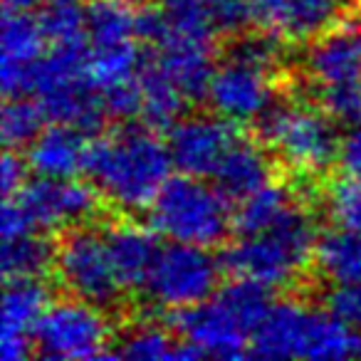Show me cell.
Wrapping results in <instances>:
<instances>
[{
    "label": "cell",
    "instance_id": "9c48e42d",
    "mask_svg": "<svg viewBox=\"0 0 361 361\" xmlns=\"http://www.w3.org/2000/svg\"><path fill=\"white\" fill-rule=\"evenodd\" d=\"M166 319L180 339L193 344L203 356H213V359L250 356L252 334L216 295L201 305L171 310Z\"/></svg>",
    "mask_w": 361,
    "mask_h": 361
},
{
    "label": "cell",
    "instance_id": "484cf974",
    "mask_svg": "<svg viewBox=\"0 0 361 361\" xmlns=\"http://www.w3.org/2000/svg\"><path fill=\"white\" fill-rule=\"evenodd\" d=\"M45 32L30 13L6 11L3 16V62L32 65L45 55Z\"/></svg>",
    "mask_w": 361,
    "mask_h": 361
},
{
    "label": "cell",
    "instance_id": "4316f807",
    "mask_svg": "<svg viewBox=\"0 0 361 361\" xmlns=\"http://www.w3.org/2000/svg\"><path fill=\"white\" fill-rule=\"evenodd\" d=\"M45 111L37 104V99H25V97H11L3 104V119H0V134L6 149H18L30 146L45 129Z\"/></svg>",
    "mask_w": 361,
    "mask_h": 361
},
{
    "label": "cell",
    "instance_id": "cb8c5ba5",
    "mask_svg": "<svg viewBox=\"0 0 361 361\" xmlns=\"http://www.w3.org/2000/svg\"><path fill=\"white\" fill-rule=\"evenodd\" d=\"M176 336L178 334L171 326L151 324V322H136L111 346V356L114 359H136V361L176 359V349L180 344V339L176 341Z\"/></svg>",
    "mask_w": 361,
    "mask_h": 361
},
{
    "label": "cell",
    "instance_id": "d590c367",
    "mask_svg": "<svg viewBox=\"0 0 361 361\" xmlns=\"http://www.w3.org/2000/svg\"><path fill=\"white\" fill-rule=\"evenodd\" d=\"M282 0H247V6L252 11V20H255V27H267L270 18L275 16L277 6Z\"/></svg>",
    "mask_w": 361,
    "mask_h": 361
},
{
    "label": "cell",
    "instance_id": "52a82bcc",
    "mask_svg": "<svg viewBox=\"0 0 361 361\" xmlns=\"http://www.w3.org/2000/svg\"><path fill=\"white\" fill-rule=\"evenodd\" d=\"M221 270V257L208 247L171 240V245H164L156 255L144 292L149 300L169 310L201 305L218 292Z\"/></svg>",
    "mask_w": 361,
    "mask_h": 361
},
{
    "label": "cell",
    "instance_id": "603a6c76",
    "mask_svg": "<svg viewBox=\"0 0 361 361\" xmlns=\"http://www.w3.org/2000/svg\"><path fill=\"white\" fill-rule=\"evenodd\" d=\"M87 37L90 47L139 40L134 8L121 0H87Z\"/></svg>",
    "mask_w": 361,
    "mask_h": 361
},
{
    "label": "cell",
    "instance_id": "3957f363",
    "mask_svg": "<svg viewBox=\"0 0 361 361\" xmlns=\"http://www.w3.org/2000/svg\"><path fill=\"white\" fill-rule=\"evenodd\" d=\"M317 240L319 233L312 203L300 201L267 231L238 235V240L221 252V262L233 277H247L267 287H290L297 292L317 275Z\"/></svg>",
    "mask_w": 361,
    "mask_h": 361
},
{
    "label": "cell",
    "instance_id": "1f68e13d",
    "mask_svg": "<svg viewBox=\"0 0 361 361\" xmlns=\"http://www.w3.org/2000/svg\"><path fill=\"white\" fill-rule=\"evenodd\" d=\"M326 310L349 326H361V280L336 285L324 297Z\"/></svg>",
    "mask_w": 361,
    "mask_h": 361
},
{
    "label": "cell",
    "instance_id": "83f0119b",
    "mask_svg": "<svg viewBox=\"0 0 361 361\" xmlns=\"http://www.w3.org/2000/svg\"><path fill=\"white\" fill-rule=\"evenodd\" d=\"M141 57L144 52L136 47V40L119 42V45H104V47H90L87 57V72L97 90L111 85V82L126 80L139 72Z\"/></svg>",
    "mask_w": 361,
    "mask_h": 361
},
{
    "label": "cell",
    "instance_id": "74e56055",
    "mask_svg": "<svg viewBox=\"0 0 361 361\" xmlns=\"http://www.w3.org/2000/svg\"><path fill=\"white\" fill-rule=\"evenodd\" d=\"M351 356L361 359V326H356V329H354V354H351Z\"/></svg>",
    "mask_w": 361,
    "mask_h": 361
},
{
    "label": "cell",
    "instance_id": "7c38bea8",
    "mask_svg": "<svg viewBox=\"0 0 361 361\" xmlns=\"http://www.w3.org/2000/svg\"><path fill=\"white\" fill-rule=\"evenodd\" d=\"M277 77L240 62L223 60L208 90V104L216 114L233 121H255L277 94Z\"/></svg>",
    "mask_w": 361,
    "mask_h": 361
},
{
    "label": "cell",
    "instance_id": "4fadbf2b",
    "mask_svg": "<svg viewBox=\"0 0 361 361\" xmlns=\"http://www.w3.org/2000/svg\"><path fill=\"white\" fill-rule=\"evenodd\" d=\"M314 310L302 300L275 302L250 339V356L262 359H297L307 356Z\"/></svg>",
    "mask_w": 361,
    "mask_h": 361
},
{
    "label": "cell",
    "instance_id": "d6986e66",
    "mask_svg": "<svg viewBox=\"0 0 361 361\" xmlns=\"http://www.w3.org/2000/svg\"><path fill=\"white\" fill-rule=\"evenodd\" d=\"M314 272L334 285L361 280V231L336 226L317 240Z\"/></svg>",
    "mask_w": 361,
    "mask_h": 361
},
{
    "label": "cell",
    "instance_id": "8d00e7d4",
    "mask_svg": "<svg viewBox=\"0 0 361 361\" xmlns=\"http://www.w3.org/2000/svg\"><path fill=\"white\" fill-rule=\"evenodd\" d=\"M45 0H3V8L13 13H30L35 8H40Z\"/></svg>",
    "mask_w": 361,
    "mask_h": 361
},
{
    "label": "cell",
    "instance_id": "ffe728a7",
    "mask_svg": "<svg viewBox=\"0 0 361 361\" xmlns=\"http://www.w3.org/2000/svg\"><path fill=\"white\" fill-rule=\"evenodd\" d=\"M47 307L50 287L40 277L8 280L3 292V336H32V329Z\"/></svg>",
    "mask_w": 361,
    "mask_h": 361
},
{
    "label": "cell",
    "instance_id": "8992f818",
    "mask_svg": "<svg viewBox=\"0 0 361 361\" xmlns=\"http://www.w3.org/2000/svg\"><path fill=\"white\" fill-rule=\"evenodd\" d=\"M109 312L72 297L52 302L32 329L35 356L55 361L114 359Z\"/></svg>",
    "mask_w": 361,
    "mask_h": 361
},
{
    "label": "cell",
    "instance_id": "ba28073f",
    "mask_svg": "<svg viewBox=\"0 0 361 361\" xmlns=\"http://www.w3.org/2000/svg\"><path fill=\"white\" fill-rule=\"evenodd\" d=\"M13 198L27 213L35 231H65L77 223H87L104 203L94 183L47 176L25 183Z\"/></svg>",
    "mask_w": 361,
    "mask_h": 361
},
{
    "label": "cell",
    "instance_id": "f35d334b",
    "mask_svg": "<svg viewBox=\"0 0 361 361\" xmlns=\"http://www.w3.org/2000/svg\"><path fill=\"white\" fill-rule=\"evenodd\" d=\"M121 3H126V6H131V8H144V6H149L151 0H121Z\"/></svg>",
    "mask_w": 361,
    "mask_h": 361
},
{
    "label": "cell",
    "instance_id": "44dd1931",
    "mask_svg": "<svg viewBox=\"0 0 361 361\" xmlns=\"http://www.w3.org/2000/svg\"><path fill=\"white\" fill-rule=\"evenodd\" d=\"M300 203L295 186H290V180H270L267 186L247 196L245 201L238 203L235 213H233V231L238 235H252V233H262L272 228L290 208Z\"/></svg>",
    "mask_w": 361,
    "mask_h": 361
},
{
    "label": "cell",
    "instance_id": "ac0fdd59",
    "mask_svg": "<svg viewBox=\"0 0 361 361\" xmlns=\"http://www.w3.org/2000/svg\"><path fill=\"white\" fill-rule=\"evenodd\" d=\"M139 80L141 90H144V106H141L144 124L154 131H169L183 116L188 97L166 75V70L156 62L151 50H146L141 57Z\"/></svg>",
    "mask_w": 361,
    "mask_h": 361
},
{
    "label": "cell",
    "instance_id": "e0dca14e",
    "mask_svg": "<svg viewBox=\"0 0 361 361\" xmlns=\"http://www.w3.org/2000/svg\"><path fill=\"white\" fill-rule=\"evenodd\" d=\"M346 3L349 0H282L267 30L282 35L287 42L314 40L346 16Z\"/></svg>",
    "mask_w": 361,
    "mask_h": 361
},
{
    "label": "cell",
    "instance_id": "f546056e",
    "mask_svg": "<svg viewBox=\"0 0 361 361\" xmlns=\"http://www.w3.org/2000/svg\"><path fill=\"white\" fill-rule=\"evenodd\" d=\"M326 211L336 221V226L359 228L361 231V178L346 176L344 180H334L324 191Z\"/></svg>",
    "mask_w": 361,
    "mask_h": 361
},
{
    "label": "cell",
    "instance_id": "9a60e30c",
    "mask_svg": "<svg viewBox=\"0 0 361 361\" xmlns=\"http://www.w3.org/2000/svg\"><path fill=\"white\" fill-rule=\"evenodd\" d=\"M275 154L257 136L255 139L238 136L218 164L213 180L233 203H240L255 191H260L262 186H267L270 180H275Z\"/></svg>",
    "mask_w": 361,
    "mask_h": 361
},
{
    "label": "cell",
    "instance_id": "6da1fadb",
    "mask_svg": "<svg viewBox=\"0 0 361 361\" xmlns=\"http://www.w3.org/2000/svg\"><path fill=\"white\" fill-rule=\"evenodd\" d=\"M169 144L146 124L124 121L106 136H94L87 151L85 173L106 206L116 213L149 211L154 198L171 178Z\"/></svg>",
    "mask_w": 361,
    "mask_h": 361
},
{
    "label": "cell",
    "instance_id": "7402d4cb",
    "mask_svg": "<svg viewBox=\"0 0 361 361\" xmlns=\"http://www.w3.org/2000/svg\"><path fill=\"white\" fill-rule=\"evenodd\" d=\"M57 257V240L27 233V235L3 240V280H20V277H42L55 267Z\"/></svg>",
    "mask_w": 361,
    "mask_h": 361
},
{
    "label": "cell",
    "instance_id": "5bb4252c",
    "mask_svg": "<svg viewBox=\"0 0 361 361\" xmlns=\"http://www.w3.org/2000/svg\"><path fill=\"white\" fill-rule=\"evenodd\" d=\"M154 233L156 231L151 226H141L126 213L106 223V247H109L111 262H114L116 275L126 292L144 290L146 280H149V272L161 250Z\"/></svg>",
    "mask_w": 361,
    "mask_h": 361
},
{
    "label": "cell",
    "instance_id": "d4e9b609",
    "mask_svg": "<svg viewBox=\"0 0 361 361\" xmlns=\"http://www.w3.org/2000/svg\"><path fill=\"white\" fill-rule=\"evenodd\" d=\"M37 23L52 47L90 42L87 0H45L37 13Z\"/></svg>",
    "mask_w": 361,
    "mask_h": 361
},
{
    "label": "cell",
    "instance_id": "5b68a950",
    "mask_svg": "<svg viewBox=\"0 0 361 361\" xmlns=\"http://www.w3.org/2000/svg\"><path fill=\"white\" fill-rule=\"evenodd\" d=\"M55 272L60 285L72 297H80V300L109 312L111 317L119 314L126 290L116 275L114 262H111L104 233L85 226V223L60 231Z\"/></svg>",
    "mask_w": 361,
    "mask_h": 361
},
{
    "label": "cell",
    "instance_id": "f1b7e54d",
    "mask_svg": "<svg viewBox=\"0 0 361 361\" xmlns=\"http://www.w3.org/2000/svg\"><path fill=\"white\" fill-rule=\"evenodd\" d=\"M314 102H319V106L336 124H346V126L361 124V80L317 87Z\"/></svg>",
    "mask_w": 361,
    "mask_h": 361
},
{
    "label": "cell",
    "instance_id": "4dcf8cb0",
    "mask_svg": "<svg viewBox=\"0 0 361 361\" xmlns=\"http://www.w3.org/2000/svg\"><path fill=\"white\" fill-rule=\"evenodd\" d=\"M99 92H102V99H104L109 119L131 121L134 116L141 114V106H144V90H141L139 72H136L134 77H126V80L111 82V85L102 87Z\"/></svg>",
    "mask_w": 361,
    "mask_h": 361
},
{
    "label": "cell",
    "instance_id": "d6a6232c",
    "mask_svg": "<svg viewBox=\"0 0 361 361\" xmlns=\"http://www.w3.org/2000/svg\"><path fill=\"white\" fill-rule=\"evenodd\" d=\"M27 159L18 154V149H6L3 154V164H0V188H3V198H13L23 186H25L27 176Z\"/></svg>",
    "mask_w": 361,
    "mask_h": 361
},
{
    "label": "cell",
    "instance_id": "277c9868",
    "mask_svg": "<svg viewBox=\"0 0 361 361\" xmlns=\"http://www.w3.org/2000/svg\"><path fill=\"white\" fill-rule=\"evenodd\" d=\"M231 203L201 176L180 173L166 180L149 206V226L169 240L213 247L233 231Z\"/></svg>",
    "mask_w": 361,
    "mask_h": 361
},
{
    "label": "cell",
    "instance_id": "7a4b0ae2",
    "mask_svg": "<svg viewBox=\"0 0 361 361\" xmlns=\"http://www.w3.org/2000/svg\"><path fill=\"white\" fill-rule=\"evenodd\" d=\"M252 124L255 136L275 154L290 180L307 183L312 191L329 180L334 164H339L341 139L334 119L317 102L310 104L277 82V94Z\"/></svg>",
    "mask_w": 361,
    "mask_h": 361
},
{
    "label": "cell",
    "instance_id": "30bf717a",
    "mask_svg": "<svg viewBox=\"0 0 361 361\" xmlns=\"http://www.w3.org/2000/svg\"><path fill=\"white\" fill-rule=\"evenodd\" d=\"M235 124L238 121L221 114L180 116L169 129V141H166L173 166L188 176H201V178L213 176L226 151L240 136Z\"/></svg>",
    "mask_w": 361,
    "mask_h": 361
},
{
    "label": "cell",
    "instance_id": "e575fe53",
    "mask_svg": "<svg viewBox=\"0 0 361 361\" xmlns=\"http://www.w3.org/2000/svg\"><path fill=\"white\" fill-rule=\"evenodd\" d=\"M339 166L346 176H351V178H361V124L351 126L349 134L341 139Z\"/></svg>",
    "mask_w": 361,
    "mask_h": 361
},
{
    "label": "cell",
    "instance_id": "836d02e7",
    "mask_svg": "<svg viewBox=\"0 0 361 361\" xmlns=\"http://www.w3.org/2000/svg\"><path fill=\"white\" fill-rule=\"evenodd\" d=\"M0 233H3V240H13V238L27 235V233H35L32 221L27 218V213L23 211V206L16 198H6L3 203V218H0Z\"/></svg>",
    "mask_w": 361,
    "mask_h": 361
},
{
    "label": "cell",
    "instance_id": "2e32d148",
    "mask_svg": "<svg viewBox=\"0 0 361 361\" xmlns=\"http://www.w3.org/2000/svg\"><path fill=\"white\" fill-rule=\"evenodd\" d=\"M90 136L85 131L67 124H55L42 129V134L27 149V164L37 176L47 178H75L85 173L87 164V144Z\"/></svg>",
    "mask_w": 361,
    "mask_h": 361
},
{
    "label": "cell",
    "instance_id": "8fae6325",
    "mask_svg": "<svg viewBox=\"0 0 361 361\" xmlns=\"http://www.w3.org/2000/svg\"><path fill=\"white\" fill-rule=\"evenodd\" d=\"M302 70L314 90L361 80V16L346 13L329 30L310 40Z\"/></svg>",
    "mask_w": 361,
    "mask_h": 361
}]
</instances>
